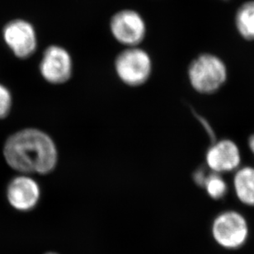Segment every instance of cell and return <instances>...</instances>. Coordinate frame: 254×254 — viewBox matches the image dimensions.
Instances as JSON below:
<instances>
[{"mask_svg":"<svg viewBox=\"0 0 254 254\" xmlns=\"http://www.w3.org/2000/svg\"><path fill=\"white\" fill-rule=\"evenodd\" d=\"M42 78L52 84H63L69 80L73 73V60L64 47L53 45L45 50L40 62Z\"/></svg>","mask_w":254,"mask_h":254,"instance_id":"cell-6","label":"cell"},{"mask_svg":"<svg viewBox=\"0 0 254 254\" xmlns=\"http://www.w3.org/2000/svg\"><path fill=\"white\" fill-rule=\"evenodd\" d=\"M57 254V253H47V254Z\"/></svg>","mask_w":254,"mask_h":254,"instance_id":"cell-16","label":"cell"},{"mask_svg":"<svg viewBox=\"0 0 254 254\" xmlns=\"http://www.w3.org/2000/svg\"><path fill=\"white\" fill-rule=\"evenodd\" d=\"M237 28L245 39L254 40V1L240 7L236 16Z\"/></svg>","mask_w":254,"mask_h":254,"instance_id":"cell-11","label":"cell"},{"mask_svg":"<svg viewBox=\"0 0 254 254\" xmlns=\"http://www.w3.org/2000/svg\"><path fill=\"white\" fill-rule=\"evenodd\" d=\"M207 195L213 200H221L228 193V185L220 174L211 172L208 175L205 185Z\"/></svg>","mask_w":254,"mask_h":254,"instance_id":"cell-12","label":"cell"},{"mask_svg":"<svg viewBox=\"0 0 254 254\" xmlns=\"http://www.w3.org/2000/svg\"><path fill=\"white\" fill-rule=\"evenodd\" d=\"M2 39L15 57L27 59L37 51V35L34 26L27 20L17 18L2 28Z\"/></svg>","mask_w":254,"mask_h":254,"instance_id":"cell-5","label":"cell"},{"mask_svg":"<svg viewBox=\"0 0 254 254\" xmlns=\"http://www.w3.org/2000/svg\"><path fill=\"white\" fill-rule=\"evenodd\" d=\"M234 189L240 202L248 206H254V168L244 167L236 172Z\"/></svg>","mask_w":254,"mask_h":254,"instance_id":"cell-10","label":"cell"},{"mask_svg":"<svg viewBox=\"0 0 254 254\" xmlns=\"http://www.w3.org/2000/svg\"><path fill=\"white\" fill-rule=\"evenodd\" d=\"M249 145H250V149L253 152V154H254V134L250 137V140H249Z\"/></svg>","mask_w":254,"mask_h":254,"instance_id":"cell-15","label":"cell"},{"mask_svg":"<svg viewBox=\"0 0 254 254\" xmlns=\"http://www.w3.org/2000/svg\"><path fill=\"white\" fill-rule=\"evenodd\" d=\"M12 98L9 89L0 83V119L8 116L12 108Z\"/></svg>","mask_w":254,"mask_h":254,"instance_id":"cell-13","label":"cell"},{"mask_svg":"<svg viewBox=\"0 0 254 254\" xmlns=\"http://www.w3.org/2000/svg\"><path fill=\"white\" fill-rule=\"evenodd\" d=\"M2 154L11 169L27 175L51 174L59 159L53 139L37 128H25L10 135L5 141Z\"/></svg>","mask_w":254,"mask_h":254,"instance_id":"cell-1","label":"cell"},{"mask_svg":"<svg viewBox=\"0 0 254 254\" xmlns=\"http://www.w3.org/2000/svg\"><path fill=\"white\" fill-rule=\"evenodd\" d=\"M205 159L210 171L221 174L235 171L239 168L241 154L235 142L230 139H221L210 147Z\"/></svg>","mask_w":254,"mask_h":254,"instance_id":"cell-9","label":"cell"},{"mask_svg":"<svg viewBox=\"0 0 254 254\" xmlns=\"http://www.w3.org/2000/svg\"><path fill=\"white\" fill-rule=\"evenodd\" d=\"M210 234L218 246L235 251L240 250L249 241L250 225L245 215L237 210H225L214 218Z\"/></svg>","mask_w":254,"mask_h":254,"instance_id":"cell-2","label":"cell"},{"mask_svg":"<svg viewBox=\"0 0 254 254\" xmlns=\"http://www.w3.org/2000/svg\"><path fill=\"white\" fill-rule=\"evenodd\" d=\"M208 175H209V174H208V172L206 171V169L200 168V169H198L196 171H195V173L193 174V180H194L195 184H196L197 186L203 188L204 185H205V181H206Z\"/></svg>","mask_w":254,"mask_h":254,"instance_id":"cell-14","label":"cell"},{"mask_svg":"<svg viewBox=\"0 0 254 254\" xmlns=\"http://www.w3.org/2000/svg\"><path fill=\"white\" fill-rule=\"evenodd\" d=\"M153 64L149 55L137 47H129L118 55L115 71L126 85L139 87L146 83L151 75Z\"/></svg>","mask_w":254,"mask_h":254,"instance_id":"cell-4","label":"cell"},{"mask_svg":"<svg viewBox=\"0 0 254 254\" xmlns=\"http://www.w3.org/2000/svg\"><path fill=\"white\" fill-rule=\"evenodd\" d=\"M7 198L16 210L28 211L37 206L41 198V188L33 178L19 174L10 181L7 188Z\"/></svg>","mask_w":254,"mask_h":254,"instance_id":"cell-8","label":"cell"},{"mask_svg":"<svg viewBox=\"0 0 254 254\" xmlns=\"http://www.w3.org/2000/svg\"><path fill=\"white\" fill-rule=\"evenodd\" d=\"M111 31L118 42L128 47H137L144 39L146 26L138 12L123 10L113 16Z\"/></svg>","mask_w":254,"mask_h":254,"instance_id":"cell-7","label":"cell"},{"mask_svg":"<svg viewBox=\"0 0 254 254\" xmlns=\"http://www.w3.org/2000/svg\"><path fill=\"white\" fill-rule=\"evenodd\" d=\"M189 79L197 93L211 94L224 85L227 79V68L219 57L203 54L189 65Z\"/></svg>","mask_w":254,"mask_h":254,"instance_id":"cell-3","label":"cell"}]
</instances>
